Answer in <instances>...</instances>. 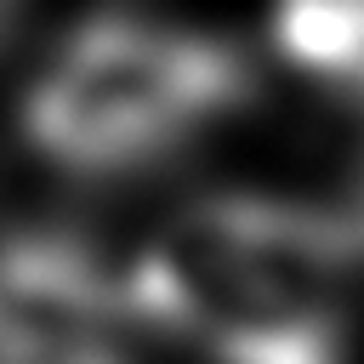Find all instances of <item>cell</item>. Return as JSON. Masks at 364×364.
<instances>
[{"mask_svg": "<svg viewBox=\"0 0 364 364\" xmlns=\"http://www.w3.org/2000/svg\"><path fill=\"white\" fill-rule=\"evenodd\" d=\"M11 6H17V0H0V34H6V17H11Z\"/></svg>", "mask_w": 364, "mask_h": 364, "instance_id": "obj_5", "label": "cell"}, {"mask_svg": "<svg viewBox=\"0 0 364 364\" xmlns=\"http://www.w3.org/2000/svg\"><path fill=\"white\" fill-rule=\"evenodd\" d=\"M256 91L250 57L154 17H91L23 91V136L74 176L142 171Z\"/></svg>", "mask_w": 364, "mask_h": 364, "instance_id": "obj_2", "label": "cell"}, {"mask_svg": "<svg viewBox=\"0 0 364 364\" xmlns=\"http://www.w3.org/2000/svg\"><path fill=\"white\" fill-rule=\"evenodd\" d=\"M358 262L364 239L341 210L210 193L148 239L125 301L216 364H336Z\"/></svg>", "mask_w": 364, "mask_h": 364, "instance_id": "obj_1", "label": "cell"}, {"mask_svg": "<svg viewBox=\"0 0 364 364\" xmlns=\"http://www.w3.org/2000/svg\"><path fill=\"white\" fill-rule=\"evenodd\" d=\"M273 51L364 102V0H273Z\"/></svg>", "mask_w": 364, "mask_h": 364, "instance_id": "obj_4", "label": "cell"}, {"mask_svg": "<svg viewBox=\"0 0 364 364\" xmlns=\"http://www.w3.org/2000/svg\"><path fill=\"white\" fill-rule=\"evenodd\" d=\"M125 284L68 233H0V364H114Z\"/></svg>", "mask_w": 364, "mask_h": 364, "instance_id": "obj_3", "label": "cell"}]
</instances>
